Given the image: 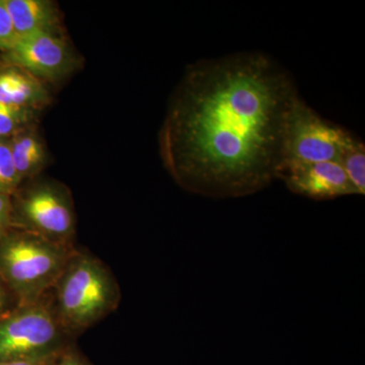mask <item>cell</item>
Here are the masks:
<instances>
[{
  "label": "cell",
  "instance_id": "cell-13",
  "mask_svg": "<svg viewBox=\"0 0 365 365\" xmlns=\"http://www.w3.org/2000/svg\"><path fill=\"white\" fill-rule=\"evenodd\" d=\"M33 111L0 105V139L14 136L32 120Z\"/></svg>",
  "mask_w": 365,
  "mask_h": 365
},
{
  "label": "cell",
  "instance_id": "cell-12",
  "mask_svg": "<svg viewBox=\"0 0 365 365\" xmlns=\"http://www.w3.org/2000/svg\"><path fill=\"white\" fill-rule=\"evenodd\" d=\"M348 179L356 190L357 195L365 193V148L364 144L353 138L346 148L339 162Z\"/></svg>",
  "mask_w": 365,
  "mask_h": 365
},
{
  "label": "cell",
  "instance_id": "cell-8",
  "mask_svg": "<svg viewBox=\"0 0 365 365\" xmlns=\"http://www.w3.org/2000/svg\"><path fill=\"white\" fill-rule=\"evenodd\" d=\"M277 178L294 193L316 200L357 194L339 163L284 162Z\"/></svg>",
  "mask_w": 365,
  "mask_h": 365
},
{
  "label": "cell",
  "instance_id": "cell-17",
  "mask_svg": "<svg viewBox=\"0 0 365 365\" xmlns=\"http://www.w3.org/2000/svg\"><path fill=\"white\" fill-rule=\"evenodd\" d=\"M19 304L20 302L0 276V318L13 311Z\"/></svg>",
  "mask_w": 365,
  "mask_h": 365
},
{
  "label": "cell",
  "instance_id": "cell-2",
  "mask_svg": "<svg viewBox=\"0 0 365 365\" xmlns=\"http://www.w3.org/2000/svg\"><path fill=\"white\" fill-rule=\"evenodd\" d=\"M54 313L73 339L116 311L121 288L111 269L86 250H74L50 290Z\"/></svg>",
  "mask_w": 365,
  "mask_h": 365
},
{
  "label": "cell",
  "instance_id": "cell-15",
  "mask_svg": "<svg viewBox=\"0 0 365 365\" xmlns=\"http://www.w3.org/2000/svg\"><path fill=\"white\" fill-rule=\"evenodd\" d=\"M50 365H93V364L81 351L76 343H74L62 350Z\"/></svg>",
  "mask_w": 365,
  "mask_h": 365
},
{
  "label": "cell",
  "instance_id": "cell-16",
  "mask_svg": "<svg viewBox=\"0 0 365 365\" xmlns=\"http://www.w3.org/2000/svg\"><path fill=\"white\" fill-rule=\"evenodd\" d=\"M13 225L11 195L0 192V232L6 234Z\"/></svg>",
  "mask_w": 365,
  "mask_h": 365
},
{
  "label": "cell",
  "instance_id": "cell-14",
  "mask_svg": "<svg viewBox=\"0 0 365 365\" xmlns=\"http://www.w3.org/2000/svg\"><path fill=\"white\" fill-rule=\"evenodd\" d=\"M18 41V36L14 31L13 21L7 11L4 0H0V50L4 53L9 51Z\"/></svg>",
  "mask_w": 365,
  "mask_h": 365
},
{
  "label": "cell",
  "instance_id": "cell-5",
  "mask_svg": "<svg viewBox=\"0 0 365 365\" xmlns=\"http://www.w3.org/2000/svg\"><path fill=\"white\" fill-rule=\"evenodd\" d=\"M11 228L26 230L49 241L74 246L76 217L71 193L50 181L33 182L11 195Z\"/></svg>",
  "mask_w": 365,
  "mask_h": 365
},
{
  "label": "cell",
  "instance_id": "cell-3",
  "mask_svg": "<svg viewBox=\"0 0 365 365\" xmlns=\"http://www.w3.org/2000/svg\"><path fill=\"white\" fill-rule=\"evenodd\" d=\"M76 249L11 228L0 237V276L20 304L37 302L54 287Z\"/></svg>",
  "mask_w": 365,
  "mask_h": 365
},
{
  "label": "cell",
  "instance_id": "cell-10",
  "mask_svg": "<svg viewBox=\"0 0 365 365\" xmlns=\"http://www.w3.org/2000/svg\"><path fill=\"white\" fill-rule=\"evenodd\" d=\"M18 39L45 32H56L59 16L56 6L46 0H4Z\"/></svg>",
  "mask_w": 365,
  "mask_h": 365
},
{
  "label": "cell",
  "instance_id": "cell-18",
  "mask_svg": "<svg viewBox=\"0 0 365 365\" xmlns=\"http://www.w3.org/2000/svg\"><path fill=\"white\" fill-rule=\"evenodd\" d=\"M60 352L44 355V356L31 357V359L9 360V361L0 362V365H50Z\"/></svg>",
  "mask_w": 365,
  "mask_h": 365
},
{
  "label": "cell",
  "instance_id": "cell-6",
  "mask_svg": "<svg viewBox=\"0 0 365 365\" xmlns=\"http://www.w3.org/2000/svg\"><path fill=\"white\" fill-rule=\"evenodd\" d=\"M353 138L349 132L319 117L299 97L287 120L283 163H339Z\"/></svg>",
  "mask_w": 365,
  "mask_h": 365
},
{
  "label": "cell",
  "instance_id": "cell-11",
  "mask_svg": "<svg viewBox=\"0 0 365 365\" xmlns=\"http://www.w3.org/2000/svg\"><path fill=\"white\" fill-rule=\"evenodd\" d=\"M14 168L21 182L35 176L45 163V150L39 137L21 130L9 140Z\"/></svg>",
  "mask_w": 365,
  "mask_h": 365
},
{
  "label": "cell",
  "instance_id": "cell-1",
  "mask_svg": "<svg viewBox=\"0 0 365 365\" xmlns=\"http://www.w3.org/2000/svg\"><path fill=\"white\" fill-rule=\"evenodd\" d=\"M297 98L287 72L260 53L197 62L160 132L165 167L198 195L237 198L261 191L279 174Z\"/></svg>",
  "mask_w": 365,
  "mask_h": 365
},
{
  "label": "cell",
  "instance_id": "cell-7",
  "mask_svg": "<svg viewBox=\"0 0 365 365\" xmlns=\"http://www.w3.org/2000/svg\"><path fill=\"white\" fill-rule=\"evenodd\" d=\"M9 66L19 67L38 79L57 81L76 66V57L57 32L35 34L16 42L6 52Z\"/></svg>",
  "mask_w": 365,
  "mask_h": 365
},
{
  "label": "cell",
  "instance_id": "cell-4",
  "mask_svg": "<svg viewBox=\"0 0 365 365\" xmlns=\"http://www.w3.org/2000/svg\"><path fill=\"white\" fill-rule=\"evenodd\" d=\"M76 341L59 323L50 292L0 318V362L54 354Z\"/></svg>",
  "mask_w": 365,
  "mask_h": 365
},
{
  "label": "cell",
  "instance_id": "cell-9",
  "mask_svg": "<svg viewBox=\"0 0 365 365\" xmlns=\"http://www.w3.org/2000/svg\"><path fill=\"white\" fill-rule=\"evenodd\" d=\"M47 101L48 91L40 79L19 67L0 71V105L34 111Z\"/></svg>",
  "mask_w": 365,
  "mask_h": 365
}]
</instances>
